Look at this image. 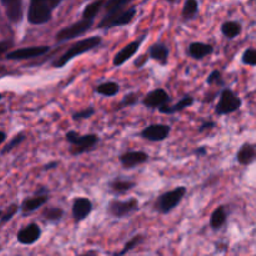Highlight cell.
Segmentation results:
<instances>
[{"label": "cell", "mask_w": 256, "mask_h": 256, "mask_svg": "<svg viewBox=\"0 0 256 256\" xmlns=\"http://www.w3.org/2000/svg\"><path fill=\"white\" fill-rule=\"evenodd\" d=\"M130 0H106L104 10L105 15L98 24L99 29H112V28L126 26L138 14V8L132 5Z\"/></svg>", "instance_id": "cell-1"}, {"label": "cell", "mask_w": 256, "mask_h": 256, "mask_svg": "<svg viewBox=\"0 0 256 256\" xmlns=\"http://www.w3.org/2000/svg\"><path fill=\"white\" fill-rule=\"evenodd\" d=\"M102 42V36H90L86 39L79 40V42H74L72 45H70L69 49L64 52L60 58H58L56 60H54L52 64V68H64L68 62H72V59H75L76 56H80L82 54H86V52H92V50L96 49L98 46H100Z\"/></svg>", "instance_id": "cell-2"}, {"label": "cell", "mask_w": 256, "mask_h": 256, "mask_svg": "<svg viewBox=\"0 0 256 256\" xmlns=\"http://www.w3.org/2000/svg\"><path fill=\"white\" fill-rule=\"evenodd\" d=\"M62 0H32L28 10V22L32 25H45L52 19V12Z\"/></svg>", "instance_id": "cell-3"}, {"label": "cell", "mask_w": 256, "mask_h": 256, "mask_svg": "<svg viewBox=\"0 0 256 256\" xmlns=\"http://www.w3.org/2000/svg\"><path fill=\"white\" fill-rule=\"evenodd\" d=\"M66 142L72 145L70 148V154L76 156V155L85 154V152H92V149L96 148L99 144L100 138L96 134H88V135H80L76 132H68L65 135Z\"/></svg>", "instance_id": "cell-4"}, {"label": "cell", "mask_w": 256, "mask_h": 256, "mask_svg": "<svg viewBox=\"0 0 256 256\" xmlns=\"http://www.w3.org/2000/svg\"><path fill=\"white\" fill-rule=\"evenodd\" d=\"M188 189L185 186L175 188L172 192H168L165 194L160 195L154 202V209L162 215L169 214L174 209H176L180 205V202L184 200L185 195H186Z\"/></svg>", "instance_id": "cell-5"}, {"label": "cell", "mask_w": 256, "mask_h": 256, "mask_svg": "<svg viewBox=\"0 0 256 256\" xmlns=\"http://www.w3.org/2000/svg\"><path fill=\"white\" fill-rule=\"evenodd\" d=\"M92 26H94V20L82 19L79 22H74V24L69 25V26L62 28V30H59L58 34L55 35V40H56L58 44L69 42V40H74L76 38H80L86 34Z\"/></svg>", "instance_id": "cell-6"}, {"label": "cell", "mask_w": 256, "mask_h": 256, "mask_svg": "<svg viewBox=\"0 0 256 256\" xmlns=\"http://www.w3.org/2000/svg\"><path fill=\"white\" fill-rule=\"evenodd\" d=\"M242 106V98L238 96L232 89L225 88L222 92V94H220V100L219 102H218L216 108H215V112H216V115H219V116H224V115L236 112Z\"/></svg>", "instance_id": "cell-7"}, {"label": "cell", "mask_w": 256, "mask_h": 256, "mask_svg": "<svg viewBox=\"0 0 256 256\" xmlns=\"http://www.w3.org/2000/svg\"><path fill=\"white\" fill-rule=\"evenodd\" d=\"M138 210H139V202L135 198H132L126 202L112 200L108 205V212L115 219H124V218L136 212Z\"/></svg>", "instance_id": "cell-8"}, {"label": "cell", "mask_w": 256, "mask_h": 256, "mask_svg": "<svg viewBox=\"0 0 256 256\" xmlns=\"http://www.w3.org/2000/svg\"><path fill=\"white\" fill-rule=\"evenodd\" d=\"M50 46H29V48H22V49L12 50L9 54L5 55L6 60H12V62H20V60H32L36 59V58L44 56L50 52Z\"/></svg>", "instance_id": "cell-9"}, {"label": "cell", "mask_w": 256, "mask_h": 256, "mask_svg": "<svg viewBox=\"0 0 256 256\" xmlns=\"http://www.w3.org/2000/svg\"><path fill=\"white\" fill-rule=\"evenodd\" d=\"M48 202H49V194H48V190L44 188L42 190H38L34 196L25 199L20 205V212H22L24 216H26V215L32 214L36 210H39L40 208L44 206Z\"/></svg>", "instance_id": "cell-10"}, {"label": "cell", "mask_w": 256, "mask_h": 256, "mask_svg": "<svg viewBox=\"0 0 256 256\" xmlns=\"http://www.w3.org/2000/svg\"><path fill=\"white\" fill-rule=\"evenodd\" d=\"M172 102V98L168 94V92L162 88L152 90L149 94L145 95L142 99V105L148 109H162V108L168 106Z\"/></svg>", "instance_id": "cell-11"}, {"label": "cell", "mask_w": 256, "mask_h": 256, "mask_svg": "<svg viewBox=\"0 0 256 256\" xmlns=\"http://www.w3.org/2000/svg\"><path fill=\"white\" fill-rule=\"evenodd\" d=\"M146 36H148V34H144L142 36L138 38L136 40H134V42H132L130 44H128L126 46L122 48V49L120 50V52L114 56V60H112V64H114V66L119 68V66H122V65H124L126 62H129V60L132 59V58L138 52H139L140 46L142 45L144 40L146 39Z\"/></svg>", "instance_id": "cell-12"}, {"label": "cell", "mask_w": 256, "mask_h": 256, "mask_svg": "<svg viewBox=\"0 0 256 256\" xmlns=\"http://www.w3.org/2000/svg\"><path fill=\"white\" fill-rule=\"evenodd\" d=\"M170 132H172V128H170L169 125L154 124L145 128L142 132V134H140V136H142V139L148 140V142H164V140H166L168 138H169Z\"/></svg>", "instance_id": "cell-13"}, {"label": "cell", "mask_w": 256, "mask_h": 256, "mask_svg": "<svg viewBox=\"0 0 256 256\" xmlns=\"http://www.w3.org/2000/svg\"><path fill=\"white\" fill-rule=\"evenodd\" d=\"M5 16L10 24H19L24 18V2L22 0H2Z\"/></svg>", "instance_id": "cell-14"}, {"label": "cell", "mask_w": 256, "mask_h": 256, "mask_svg": "<svg viewBox=\"0 0 256 256\" xmlns=\"http://www.w3.org/2000/svg\"><path fill=\"white\" fill-rule=\"evenodd\" d=\"M42 238V229L38 224L32 222L25 228L20 229L16 234V240L22 245H32L38 242Z\"/></svg>", "instance_id": "cell-15"}, {"label": "cell", "mask_w": 256, "mask_h": 256, "mask_svg": "<svg viewBox=\"0 0 256 256\" xmlns=\"http://www.w3.org/2000/svg\"><path fill=\"white\" fill-rule=\"evenodd\" d=\"M92 212V202L88 198H76L72 202V218L75 222H84Z\"/></svg>", "instance_id": "cell-16"}, {"label": "cell", "mask_w": 256, "mask_h": 256, "mask_svg": "<svg viewBox=\"0 0 256 256\" xmlns=\"http://www.w3.org/2000/svg\"><path fill=\"white\" fill-rule=\"evenodd\" d=\"M119 160L125 169H135L149 162V155L144 152H128L120 155Z\"/></svg>", "instance_id": "cell-17"}, {"label": "cell", "mask_w": 256, "mask_h": 256, "mask_svg": "<svg viewBox=\"0 0 256 256\" xmlns=\"http://www.w3.org/2000/svg\"><path fill=\"white\" fill-rule=\"evenodd\" d=\"M150 59L155 60V62H159L160 65H168L169 62V55H170V49L166 44L164 42H155L150 46L149 52Z\"/></svg>", "instance_id": "cell-18"}, {"label": "cell", "mask_w": 256, "mask_h": 256, "mask_svg": "<svg viewBox=\"0 0 256 256\" xmlns=\"http://www.w3.org/2000/svg\"><path fill=\"white\" fill-rule=\"evenodd\" d=\"M214 52V46L212 44L204 42H192L188 48V54L194 60H204Z\"/></svg>", "instance_id": "cell-19"}, {"label": "cell", "mask_w": 256, "mask_h": 256, "mask_svg": "<svg viewBox=\"0 0 256 256\" xmlns=\"http://www.w3.org/2000/svg\"><path fill=\"white\" fill-rule=\"evenodd\" d=\"M236 160L240 165L244 166L254 164L256 162V148L252 144H244L238 152Z\"/></svg>", "instance_id": "cell-20"}, {"label": "cell", "mask_w": 256, "mask_h": 256, "mask_svg": "<svg viewBox=\"0 0 256 256\" xmlns=\"http://www.w3.org/2000/svg\"><path fill=\"white\" fill-rule=\"evenodd\" d=\"M194 102H195V98L188 95V96L182 98V100H179L175 105H168V106L162 108L159 112L164 115H174L176 114V112H182V110L188 109V108L192 106Z\"/></svg>", "instance_id": "cell-21"}, {"label": "cell", "mask_w": 256, "mask_h": 256, "mask_svg": "<svg viewBox=\"0 0 256 256\" xmlns=\"http://www.w3.org/2000/svg\"><path fill=\"white\" fill-rule=\"evenodd\" d=\"M135 186H136V182L118 178V179H114L109 184V192L114 195H124L126 192H132Z\"/></svg>", "instance_id": "cell-22"}, {"label": "cell", "mask_w": 256, "mask_h": 256, "mask_svg": "<svg viewBox=\"0 0 256 256\" xmlns=\"http://www.w3.org/2000/svg\"><path fill=\"white\" fill-rule=\"evenodd\" d=\"M105 4H106V0H96V2H92L90 4H88L85 6L84 12H82V19L94 20L95 22V18L100 14L102 10H104Z\"/></svg>", "instance_id": "cell-23"}, {"label": "cell", "mask_w": 256, "mask_h": 256, "mask_svg": "<svg viewBox=\"0 0 256 256\" xmlns=\"http://www.w3.org/2000/svg\"><path fill=\"white\" fill-rule=\"evenodd\" d=\"M120 85L115 82H102L95 88V92L105 98H114L119 94Z\"/></svg>", "instance_id": "cell-24"}, {"label": "cell", "mask_w": 256, "mask_h": 256, "mask_svg": "<svg viewBox=\"0 0 256 256\" xmlns=\"http://www.w3.org/2000/svg\"><path fill=\"white\" fill-rule=\"evenodd\" d=\"M228 212L224 206H219L212 212V219H210V226L212 230H219L226 224Z\"/></svg>", "instance_id": "cell-25"}, {"label": "cell", "mask_w": 256, "mask_h": 256, "mask_svg": "<svg viewBox=\"0 0 256 256\" xmlns=\"http://www.w3.org/2000/svg\"><path fill=\"white\" fill-rule=\"evenodd\" d=\"M242 26L239 22H226L222 25V32L226 39L234 40L242 34Z\"/></svg>", "instance_id": "cell-26"}, {"label": "cell", "mask_w": 256, "mask_h": 256, "mask_svg": "<svg viewBox=\"0 0 256 256\" xmlns=\"http://www.w3.org/2000/svg\"><path fill=\"white\" fill-rule=\"evenodd\" d=\"M199 15V2L196 0H186L182 12L184 22H192Z\"/></svg>", "instance_id": "cell-27"}, {"label": "cell", "mask_w": 256, "mask_h": 256, "mask_svg": "<svg viewBox=\"0 0 256 256\" xmlns=\"http://www.w3.org/2000/svg\"><path fill=\"white\" fill-rule=\"evenodd\" d=\"M65 216V210L62 208H50L42 212V218L44 219V222H49V224H58L62 220V218Z\"/></svg>", "instance_id": "cell-28"}, {"label": "cell", "mask_w": 256, "mask_h": 256, "mask_svg": "<svg viewBox=\"0 0 256 256\" xmlns=\"http://www.w3.org/2000/svg\"><path fill=\"white\" fill-rule=\"evenodd\" d=\"M144 239H145L144 235H136V236L132 238V239H130L126 244H125V246L122 248V252H115V254H112V256H125L128 252H132V250L136 249V248L139 246L142 242H144Z\"/></svg>", "instance_id": "cell-29"}, {"label": "cell", "mask_w": 256, "mask_h": 256, "mask_svg": "<svg viewBox=\"0 0 256 256\" xmlns=\"http://www.w3.org/2000/svg\"><path fill=\"white\" fill-rule=\"evenodd\" d=\"M25 139H26V135H25L24 132H22V134H18L16 136L12 138V139L10 140V142H8V144L5 145L4 148H2V156H4V155H6V154H9V152H12L15 148H18L20 144H22Z\"/></svg>", "instance_id": "cell-30"}, {"label": "cell", "mask_w": 256, "mask_h": 256, "mask_svg": "<svg viewBox=\"0 0 256 256\" xmlns=\"http://www.w3.org/2000/svg\"><path fill=\"white\" fill-rule=\"evenodd\" d=\"M20 210V206L19 204H10L9 206L6 208V209L4 210V212H2V225H5L8 224V222H10V220H12L15 218V215L19 212Z\"/></svg>", "instance_id": "cell-31"}, {"label": "cell", "mask_w": 256, "mask_h": 256, "mask_svg": "<svg viewBox=\"0 0 256 256\" xmlns=\"http://www.w3.org/2000/svg\"><path fill=\"white\" fill-rule=\"evenodd\" d=\"M139 102H140L139 94H138V92H130V94L125 95V96L122 98V102H120L119 106H118V110H122L124 109V108L135 106Z\"/></svg>", "instance_id": "cell-32"}, {"label": "cell", "mask_w": 256, "mask_h": 256, "mask_svg": "<svg viewBox=\"0 0 256 256\" xmlns=\"http://www.w3.org/2000/svg\"><path fill=\"white\" fill-rule=\"evenodd\" d=\"M242 64L249 65V66H256V49L255 48H249L244 52L242 58Z\"/></svg>", "instance_id": "cell-33"}, {"label": "cell", "mask_w": 256, "mask_h": 256, "mask_svg": "<svg viewBox=\"0 0 256 256\" xmlns=\"http://www.w3.org/2000/svg\"><path fill=\"white\" fill-rule=\"evenodd\" d=\"M206 82L209 85H215V86H224L225 84L224 78H222V74L220 70H214V72L208 76Z\"/></svg>", "instance_id": "cell-34"}, {"label": "cell", "mask_w": 256, "mask_h": 256, "mask_svg": "<svg viewBox=\"0 0 256 256\" xmlns=\"http://www.w3.org/2000/svg\"><path fill=\"white\" fill-rule=\"evenodd\" d=\"M94 115H95V108L90 106L84 110H79V112H74V114H72V120H75V122H79V120H86V119H90L92 116H94Z\"/></svg>", "instance_id": "cell-35"}, {"label": "cell", "mask_w": 256, "mask_h": 256, "mask_svg": "<svg viewBox=\"0 0 256 256\" xmlns=\"http://www.w3.org/2000/svg\"><path fill=\"white\" fill-rule=\"evenodd\" d=\"M148 59H150L149 54H145V55H142V56L139 58L138 60H135L134 62V66L138 68V69H142V66H145V64L148 62Z\"/></svg>", "instance_id": "cell-36"}, {"label": "cell", "mask_w": 256, "mask_h": 256, "mask_svg": "<svg viewBox=\"0 0 256 256\" xmlns=\"http://www.w3.org/2000/svg\"><path fill=\"white\" fill-rule=\"evenodd\" d=\"M215 125H216V124H215L214 122H212V120H204V122H202V124L200 125L199 132H205V130H212V129H214Z\"/></svg>", "instance_id": "cell-37"}, {"label": "cell", "mask_w": 256, "mask_h": 256, "mask_svg": "<svg viewBox=\"0 0 256 256\" xmlns=\"http://www.w3.org/2000/svg\"><path fill=\"white\" fill-rule=\"evenodd\" d=\"M12 42H6V40H2V45H0V50H2V55H4V54H9V48L12 46Z\"/></svg>", "instance_id": "cell-38"}, {"label": "cell", "mask_w": 256, "mask_h": 256, "mask_svg": "<svg viewBox=\"0 0 256 256\" xmlns=\"http://www.w3.org/2000/svg\"><path fill=\"white\" fill-rule=\"evenodd\" d=\"M194 154L196 155L198 158L206 156V155H208V150H206V148H198V149H195V150H194Z\"/></svg>", "instance_id": "cell-39"}, {"label": "cell", "mask_w": 256, "mask_h": 256, "mask_svg": "<svg viewBox=\"0 0 256 256\" xmlns=\"http://www.w3.org/2000/svg\"><path fill=\"white\" fill-rule=\"evenodd\" d=\"M59 166V162H49V164H46L44 166V172H48V170H52V169H56V168Z\"/></svg>", "instance_id": "cell-40"}, {"label": "cell", "mask_w": 256, "mask_h": 256, "mask_svg": "<svg viewBox=\"0 0 256 256\" xmlns=\"http://www.w3.org/2000/svg\"><path fill=\"white\" fill-rule=\"evenodd\" d=\"M79 256H98V252H94V250H92V252H86V254H82V255H79Z\"/></svg>", "instance_id": "cell-41"}, {"label": "cell", "mask_w": 256, "mask_h": 256, "mask_svg": "<svg viewBox=\"0 0 256 256\" xmlns=\"http://www.w3.org/2000/svg\"><path fill=\"white\" fill-rule=\"evenodd\" d=\"M0 142H2V144H4L6 142V132H2V140Z\"/></svg>", "instance_id": "cell-42"}]
</instances>
